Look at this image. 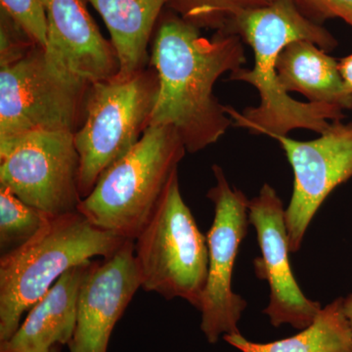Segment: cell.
I'll return each instance as SVG.
<instances>
[{"label":"cell","mask_w":352,"mask_h":352,"mask_svg":"<svg viewBox=\"0 0 352 352\" xmlns=\"http://www.w3.org/2000/svg\"><path fill=\"white\" fill-rule=\"evenodd\" d=\"M273 0H170L179 17L197 28L224 31L234 18L250 9L268 6Z\"/></svg>","instance_id":"d6986e66"},{"label":"cell","mask_w":352,"mask_h":352,"mask_svg":"<svg viewBox=\"0 0 352 352\" xmlns=\"http://www.w3.org/2000/svg\"><path fill=\"white\" fill-rule=\"evenodd\" d=\"M47 57L59 68L92 83L119 74L111 41L104 38L82 0H44Z\"/></svg>","instance_id":"4fadbf2b"},{"label":"cell","mask_w":352,"mask_h":352,"mask_svg":"<svg viewBox=\"0 0 352 352\" xmlns=\"http://www.w3.org/2000/svg\"><path fill=\"white\" fill-rule=\"evenodd\" d=\"M186 152L175 127L150 126L131 151L102 173L78 212L98 228L135 240Z\"/></svg>","instance_id":"277c9868"},{"label":"cell","mask_w":352,"mask_h":352,"mask_svg":"<svg viewBox=\"0 0 352 352\" xmlns=\"http://www.w3.org/2000/svg\"><path fill=\"white\" fill-rule=\"evenodd\" d=\"M61 346H53L50 352H61Z\"/></svg>","instance_id":"cb8c5ba5"},{"label":"cell","mask_w":352,"mask_h":352,"mask_svg":"<svg viewBox=\"0 0 352 352\" xmlns=\"http://www.w3.org/2000/svg\"><path fill=\"white\" fill-rule=\"evenodd\" d=\"M80 155L74 133L39 131L0 141V185L51 217L78 212Z\"/></svg>","instance_id":"ba28073f"},{"label":"cell","mask_w":352,"mask_h":352,"mask_svg":"<svg viewBox=\"0 0 352 352\" xmlns=\"http://www.w3.org/2000/svg\"><path fill=\"white\" fill-rule=\"evenodd\" d=\"M339 71L347 91L352 94V53L340 60Z\"/></svg>","instance_id":"7402d4cb"},{"label":"cell","mask_w":352,"mask_h":352,"mask_svg":"<svg viewBox=\"0 0 352 352\" xmlns=\"http://www.w3.org/2000/svg\"><path fill=\"white\" fill-rule=\"evenodd\" d=\"M157 94L159 76L151 66L129 78L116 76L90 85L85 120L74 134L82 199L104 170L138 144L151 124Z\"/></svg>","instance_id":"5b68a950"},{"label":"cell","mask_w":352,"mask_h":352,"mask_svg":"<svg viewBox=\"0 0 352 352\" xmlns=\"http://www.w3.org/2000/svg\"><path fill=\"white\" fill-rule=\"evenodd\" d=\"M220 32L237 34L252 48L254 67L233 72L229 80L249 83L261 98L258 106L242 112L226 106L232 126L274 138L298 129L320 134L332 122L346 118L344 111L336 106L295 100L278 82L277 59L288 44L309 41L328 53L338 46L333 34L303 15L293 0H273L268 6L244 11Z\"/></svg>","instance_id":"7a4b0ae2"},{"label":"cell","mask_w":352,"mask_h":352,"mask_svg":"<svg viewBox=\"0 0 352 352\" xmlns=\"http://www.w3.org/2000/svg\"><path fill=\"white\" fill-rule=\"evenodd\" d=\"M244 41L237 34L217 32L201 36L200 29L179 16L160 25L150 66L159 76V94L150 126H171L188 153L214 144L232 120L214 94L217 80L245 64Z\"/></svg>","instance_id":"6da1fadb"},{"label":"cell","mask_w":352,"mask_h":352,"mask_svg":"<svg viewBox=\"0 0 352 352\" xmlns=\"http://www.w3.org/2000/svg\"><path fill=\"white\" fill-rule=\"evenodd\" d=\"M94 226L80 212L52 217L29 242L0 259V342L10 339L23 315L71 268L108 258L126 242Z\"/></svg>","instance_id":"3957f363"},{"label":"cell","mask_w":352,"mask_h":352,"mask_svg":"<svg viewBox=\"0 0 352 352\" xmlns=\"http://www.w3.org/2000/svg\"><path fill=\"white\" fill-rule=\"evenodd\" d=\"M107 25L120 62L118 76L146 69L153 29L170 0H88Z\"/></svg>","instance_id":"2e32d148"},{"label":"cell","mask_w":352,"mask_h":352,"mask_svg":"<svg viewBox=\"0 0 352 352\" xmlns=\"http://www.w3.org/2000/svg\"><path fill=\"white\" fill-rule=\"evenodd\" d=\"M94 259L64 273L29 310L10 339L0 342V352H50L68 346L75 332L78 296Z\"/></svg>","instance_id":"5bb4252c"},{"label":"cell","mask_w":352,"mask_h":352,"mask_svg":"<svg viewBox=\"0 0 352 352\" xmlns=\"http://www.w3.org/2000/svg\"><path fill=\"white\" fill-rule=\"evenodd\" d=\"M223 339L242 352H352V330L344 310V298L322 307L311 325L300 333L267 344L252 342L241 333Z\"/></svg>","instance_id":"e0dca14e"},{"label":"cell","mask_w":352,"mask_h":352,"mask_svg":"<svg viewBox=\"0 0 352 352\" xmlns=\"http://www.w3.org/2000/svg\"><path fill=\"white\" fill-rule=\"evenodd\" d=\"M140 288L134 240L110 258L94 259L78 296L69 352H108L113 329Z\"/></svg>","instance_id":"7c38bea8"},{"label":"cell","mask_w":352,"mask_h":352,"mask_svg":"<svg viewBox=\"0 0 352 352\" xmlns=\"http://www.w3.org/2000/svg\"><path fill=\"white\" fill-rule=\"evenodd\" d=\"M249 219L258 236L261 256L254 261V272L270 285V296L263 314L274 327L289 324L298 330L311 325L321 305L302 293L291 268L283 201L265 183L258 196L249 201Z\"/></svg>","instance_id":"8fae6325"},{"label":"cell","mask_w":352,"mask_h":352,"mask_svg":"<svg viewBox=\"0 0 352 352\" xmlns=\"http://www.w3.org/2000/svg\"><path fill=\"white\" fill-rule=\"evenodd\" d=\"M338 64L312 41H293L278 57V82L285 91L298 92L311 103L352 110V94L344 87Z\"/></svg>","instance_id":"9a60e30c"},{"label":"cell","mask_w":352,"mask_h":352,"mask_svg":"<svg viewBox=\"0 0 352 352\" xmlns=\"http://www.w3.org/2000/svg\"><path fill=\"white\" fill-rule=\"evenodd\" d=\"M134 259L144 291L200 307L208 273L207 237L183 200L178 173L134 240Z\"/></svg>","instance_id":"8992f818"},{"label":"cell","mask_w":352,"mask_h":352,"mask_svg":"<svg viewBox=\"0 0 352 352\" xmlns=\"http://www.w3.org/2000/svg\"><path fill=\"white\" fill-rule=\"evenodd\" d=\"M294 173V189L285 210L289 252L302 247L315 214L329 195L352 177V122L337 120L318 138L298 141L276 136Z\"/></svg>","instance_id":"30bf717a"},{"label":"cell","mask_w":352,"mask_h":352,"mask_svg":"<svg viewBox=\"0 0 352 352\" xmlns=\"http://www.w3.org/2000/svg\"><path fill=\"white\" fill-rule=\"evenodd\" d=\"M90 83L56 66L41 46L0 66V141L82 126Z\"/></svg>","instance_id":"52a82bcc"},{"label":"cell","mask_w":352,"mask_h":352,"mask_svg":"<svg viewBox=\"0 0 352 352\" xmlns=\"http://www.w3.org/2000/svg\"><path fill=\"white\" fill-rule=\"evenodd\" d=\"M1 9L34 43L45 50L47 20L44 0H1Z\"/></svg>","instance_id":"ffe728a7"},{"label":"cell","mask_w":352,"mask_h":352,"mask_svg":"<svg viewBox=\"0 0 352 352\" xmlns=\"http://www.w3.org/2000/svg\"><path fill=\"white\" fill-rule=\"evenodd\" d=\"M51 215L27 205L0 185V250L12 252L29 242L47 224Z\"/></svg>","instance_id":"ac0fdd59"},{"label":"cell","mask_w":352,"mask_h":352,"mask_svg":"<svg viewBox=\"0 0 352 352\" xmlns=\"http://www.w3.org/2000/svg\"><path fill=\"white\" fill-rule=\"evenodd\" d=\"M215 185L207 197L214 206L212 226L207 236L208 273L200 307L201 330L210 344L220 336L239 333V323L247 302L234 293L232 276L240 245L251 224L249 201L241 190L231 187L223 170L212 166Z\"/></svg>","instance_id":"9c48e42d"},{"label":"cell","mask_w":352,"mask_h":352,"mask_svg":"<svg viewBox=\"0 0 352 352\" xmlns=\"http://www.w3.org/2000/svg\"><path fill=\"white\" fill-rule=\"evenodd\" d=\"M303 15L321 24L340 19L352 28V0H293Z\"/></svg>","instance_id":"44dd1931"},{"label":"cell","mask_w":352,"mask_h":352,"mask_svg":"<svg viewBox=\"0 0 352 352\" xmlns=\"http://www.w3.org/2000/svg\"><path fill=\"white\" fill-rule=\"evenodd\" d=\"M344 310L352 330V294L344 298Z\"/></svg>","instance_id":"603a6c76"}]
</instances>
